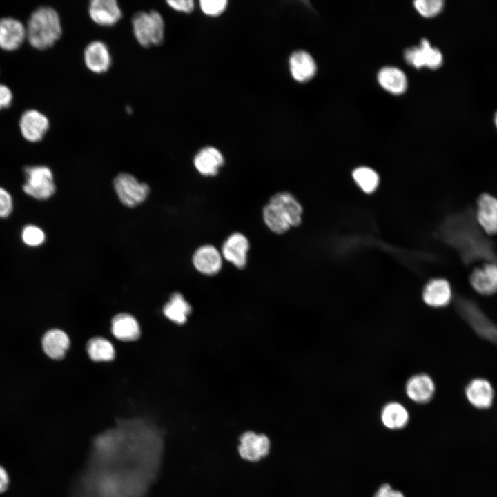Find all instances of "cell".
<instances>
[{
    "instance_id": "836d02e7",
    "label": "cell",
    "mask_w": 497,
    "mask_h": 497,
    "mask_svg": "<svg viewBox=\"0 0 497 497\" xmlns=\"http://www.w3.org/2000/svg\"><path fill=\"white\" fill-rule=\"evenodd\" d=\"M12 101V93L6 85L0 84V110L8 107Z\"/></svg>"
},
{
    "instance_id": "f1b7e54d",
    "label": "cell",
    "mask_w": 497,
    "mask_h": 497,
    "mask_svg": "<svg viewBox=\"0 0 497 497\" xmlns=\"http://www.w3.org/2000/svg\"><path fill=\"white\" fill-rule=\"evenodd\" d=\"M413 4L416 10L425 17L437 15L443 8L442 0H417Z\"/></svg>"
},
{
    "instance_id": "8fae6325",
    "label": "cell",
    "mask_w": 497,
    "mask_h": 497,
    "mask_svg": "<svg viewBox=\"0 0 497 497\" xmlns=\"http://www.w3.org/2000/svg\"><path fill=\"white\" fill-rule=\"evenodd\" d=\"M452 298L449 282L443 278H433L426 283L422 291L423 302L431 308L447 306Z\"/></svg>"
},
{
    "instance_id": "603a6c76",
    "label": "cell",
    "mask_w": 497,
    "mask_h": 497,
    "mask_svg": "<svg viewBox=\"0 0 497 497\" xmlns=\"http://www.w3.org/2000/svg\"><path fill=\"white\" fill-rule=\"evenodd\" d=\"M111 331L116 338L125 342L134 341L140 335L137 320L128 313H119L113 318Z\"/></svg>"
},
{
    "instance_id": "44dd1931",
    "label": "cell",
    "mask_w": 497,
    "mask_h": 497,
    "mask_svg": "<svg viewBox=\"0 0 497 497\" xmlns=\"http://www.w3.org/2000/svg\"><path fill=\"white\" fill-rule=\"evenodd\" d=\"M379 84L386 91L400 95L407 88V79L402 70L394 66H385L380 70L377 76Z\"/></svg>"
},
{
    "instance_id": "7c38bea8",
    "label": "cell",
    "mask_w": 497,
    "mask_h": 497,
    "mask_svg": "<svg viewBox=\"0 0 497 497\" xmlns=\"http://www.w3.org/2000/svg\"><path fill=\"white\" fill-rule=\"evenodd\" d=\"M26 37V28L13 17L0 19V48L5 50H14L23 43Z\"/></svg>"
},
{
    "instance_id": "277c9868",
    "label": "cell",
    "mask_w": 497,
    "mask_h": 497,
    "mask_svg": "<svg viewBox=\"0 0 497 497\" xmlns=\"http://www.w3.org/2000/svg\"><path fill=\"white\" fill-rule=\"evenodd\" d=\"M23 190L28 195L39 200L50 198L55 192L51 170L46 166H26Z\"/></svg>"
},
{
    "instance_id": "ffe728a7",
    "label": "cell",
    "mask_w": 497,
    "mask_h": 497,
    "mask_svg": "<svg viewBox=\"0 0 497 497\" xmlns=\"http://www.w3.org/2000/svg\"><path fill=\"white\" fill-rule=\"evenodd\" d=\"M193 162L197 170L202 175L215 176L223 166L224 159L218 149L208 146L196 154Z\"/></svg>"
},
{
    "instance_id": "7402d4cb",
    "label": "cell",
    "mask_w": 497,
    "mask_h": 497,
    "mask_svg": "<svg viewBox=\"0 0 497 497\" xmlns=\"http://www.w3.org/2000/svg\"><path fill=\"white\" fill-rule=\"evenodd\" d=\"M70 346V339L62 330L54 329L47 331L42 339V347L50 358L59 360L64 358Z\"/></svg>"
},
{
    "instance_id": "d590c367",
    "label": "cell",
    "mask_w": 497,
    "mask_h": 497,
    "mask_svg": "<svg viewBox=\"0 0 497 497\" xmlns=\"http://www.w3.org/2000/svg\"><path fill=\"white\" fill-rule=\"evenodd\" d=\"M495 123H496V125L497 127V114L496 115V117H495Z\"/></svg>"
},
{
    "instance_id": "d6986e66",
    "label": "cell",
    "mask_w": 497,
    "mask_h": 497,
    "mask_svg": "<svg viewBox=\"0 0 497 497\" xmlns=\"http://www.w3.org/2000/svg\"><path fill=\"white\" fill-rule=\"evenodd\" d=\"M289 68L292 77L299 82L308 81L315 76L317 70L313 58L304 50L294 52L291 55Z\"/></svg>"
},
{
    "instance_id": "9c48e42d",
    "label": "cell",
    "mask_w": 497,
    "mask_h": 497,
    "mask_svg": "<svg viewBox=\"0 0 497 497\" xmlns=\"http://www.w3.org/2000/svg\"><path fill=\"white\" fill-rule=\"evenodd\" d=\"M23 137L31 142L41 140L48 132L50 123L47 117L41 112L31 109L26 110L19 121Z\"/></svg>"
},
{
    "instance_id": "6da1fadb",
    "label": "cell",
    "mask_w": 497,
    "mask_h": 497,
    "mask_svg": "<svg viewBox=\"0 0 497 497\" xmlns=\"http://www.w3.org/2000/svg\"><path fill=\"white\" fill-rule=\"evenodd\" d=\"M302 207L290 193L280 192L271 197L263 209L266 225L273 232L282 234L302 222Z\"/></svg>"
},
{
    "instance_id": "4316f807",
    "label": "cell",
    "mask_w": 497,
    "mask_h": 497,
    "mask_svg": "<svg viewBox=\"0 0 497 497\" xmlns=\"http://www.w3.org/2000/svg\"><path fill=\"white\" fill-rule=\"evenodd\" d=\"M352 177L358 186L365 193H373L380 182L378 173L367 166H360L355 168L352 173Z\"/></svg>"
},
{
    "instance_id": "83f0119b",
    "label": "cell",
    "mask_w": 497,
    "mask_h": 497,
    "mask_svg": "<svg viewBox=\"0 0 497 497\" xmlns=\"http://www.w3.org/2000/svg\"><path fill=\"white\" fill-rule=\"evenodd\" d=\"M21 239L23 242L31 247H36L41 245L46 240L43 231L35 225H27L21 231Z\"/></svg>"
},
{
    "instance_id": "e575fe53",
    "label": "cell",
    "mask_w": 497,
    "mask_h": 497,
    "mask_svg": "<svg viewBox=\"0 0 497 497\" xmlns=\"http://www.w3.org/2000/svg\"><path fill=\"white\" fill-rule=\"evenodd\" d=\"M9 485V477L6 470L0 465V494L4 492Z\"/></svg>"
},
{
    "instance_id": "4fadbf2b",
    "label": "cell",
    "mask_w": 497,
    "mask_h": 497,
    "mask_svg": "<svg viewBox=\"0 0 497 497\" xmlns=\"http://www.w3.org/2000/svg\"><path fill=\"white\" fill-rule=\"evenodd\" d=\"M84 64L91 72H106L111 65V55L106 43L101 41L89 43L84 51Z\"/></svg>"
},
{
    "instance_id": "cb8c5ba5",
    "label": "cell",
    "mask_w": 497,
    "mask_h": 497,
    "mask_svg": "<svg viewBox=\"0 0 497 497\" xmlns=\"http://www.w3.org/2000/svg\"><path fill=\"white\" fill-rule=\"evenodd\" d=\"M465 393L470 403L477 408L485 409L492 403L494 391L490 383L485 380L471 381L467 387Z\"/></svg>"
},
{
    "instance_id": "f546056e",
    "label": "cell",
    "mask_w": 497,
    "mask_h": 497,
    "mask_svg": "<svg viewBox=\"0 0 497 497\" xmlns=\"http://www.w3.org/2000/svg\"><path fill=\"white\" fill-rule=\"evenodd\" d=\"M202 12L210 16H217L226 9V0H202L199 1Z\"/></svg>"
},
{
    "instance_id": "5bb4252c",
    "label": "cell",
    "mask_w": 497,
    "mask_h": 497,
    "mask_svg": "<svg viewBox=\"0 0 497 497\" xmlns=\"http://www.w3.org/2000/svg\"><path fill=\"white\" fill-rule=\"evenodd\" d=\"M249 242L240 233L231 234L224 242L222 248L223 257L238 269H243L247 263Z\"/></svg>"
},
{
    "instance_id": "7a4b0ae2",
    "label": "cell",
    "mask_w": 497,
    "mask_h": 497,
    "mask_svg": "<svg viewBox=\"0 0 497 497\" xmlns=\"http://www.w3.org/2000/svg\"><path fill=\"white\" fill-rule=\"evenodd\" d=\"M62 33L61 19L57 12L49 6H41L31 14L26 37L34 48L45 50L53 46Z\"/></svg>"
},
{
    "instance_id": "52a82bcc",
    "label": "cell",
    "mask_w": 497,
    "mask_h": 497,
    "mask_svg": "<svg viewBox=\"0 0 497 497\" xmlns=\"http://www.w3.org/2000/svg\"><path fill=\"white\" fill-rule=\"evenodd\" d=\"M405 393L411 402L422 405L429 402L436 393L434 380L426 373L411 376L405 382Z\"/></svg>"
},
{
    "instance_id": "d6a6232c",
    "label": "cell",
    "mask_w": 497,
    "mask_h": 497,
    "mask_svg": "<svg viewBox=\"0 0 497 497\" xmlns=\"http://www.w3.org/2000/svg\"><path fill=\"white\" fill-rule=\"evenodd\" d=\"M373 497H405L404 494L393 489L389 484H382L374 494Z\"/></svg>"
},
{
    "instance_id": "4dcf8cb0",
    "label": "cell",
    "mask_w": 497,
    "mask_h": 497,
    "mask_svg": "<svg viewBox=\"0 0 497 497\" xmlns=\"http://www.w3.org/2000/svg\"><path fill=\"white\" fill-rule=\"evenodd\" d=\"M13 209L11 195L5 188L0 187V218L8 217Z\"/></svg>"
},
{
    "instance_id": "ba28073f",
    "label": "cell",
    "mask_w": 497,
    "mask_h": 497,
    "mask_svg": "<svg viewBox=\"0 0 497 497\" xmlns=\"http://www.w3.org/2000/svg\"><path fill=\"white\" fill-rule=\"evenodd\" d=\"M270 447V440L266 436L249 431L240 436L238 451L243 459L256 462L269 453Z\"/></svg>"
},
{
    "instance_id": "8992f818",
    "label": "cell",
    "mask_w": 497,
    "mask_h": 497,
    "mask_svg": "<svg viewBox=\"0 0 497 497\" xmlns=\"http://www.w3.org/2000/svg\"><path fill=\"white\" fill-rule=\"evenodd\" d=\"M405 61L411 66L420 68L427 67L436 69L442 64V55L436 48L423 39L418 46L407 48L404 52Z\"/></svg>"
},
{
    "instance_id": "2e32d148",
    "label": "cell",
    "mask_w": 497,
    "mask_h": 497,
    "mask_svg": "<svg viewBox=\"0 0 497 497\" xmlns=\"http://www.w3.org/2000/svg\"><path fill=\"white\" fill-rule=\"evenodd\" d=\"M193 263L195 268L206 275H214L221 269L222 260L219 251L212 245L199 247L193 254Z\"/></svg>"
},
{
    "instance_id": "ac0fdd59",
    "label": "cell",
    "mask_w": 497,
    "mask_h": 497,
    "mask_svg": "<svg viewBox=\"0 0 497 497\" xmlns=\"http://www.w3.org/2000/svg\"><path fill=\"white\" fill-rule=\"evenodd\" d=\"M410 415L407 407L400 402H387L380 411V420L384 427L390 430H400L409 423Z\"/></svg>"
},
{
    "instance_id": "e0dca14e",
    "label": "cell",
    "mask_w": 497,
    "mask_h": 497,
    "mask_svg": "<svg viewBox=\"0 0 497 497\" xmlns=\"http://www.w3.org/2000/svg\"><path fill=\"white\" fill-rule=\"evenodd\" d=\"M473 288L479 293L491 295L497 291V265L489 263L476 268L470 277Z\"/></svg>"
},
{
    "instance_id": "3957f363",
    "label": "cell",
    "mask_w": 497,
    "mask_h": 497,
    "mask_svg": "<svg viewBox=\"0 0 497 497\" xmlns=\"http://www.w3.org/2000/svg\"><path fill=\"white\" fill-rule=\"evenodd\" d=\"M132 27L135 39L143 47L159 45L164 40V21L156 10L137 12L133 17Z\"/></svg>"
},
{
    "instance_id": "5b68a950",
    "label": "cell",
    "mask_w": 497,
    "mask_h": 497,
    "mask_svg": "<svg viewBox=\"0 0 497 497\" xmlns=\"http://www.w3.org/2000/svg\"><path fill=\"white\" fill-rule=\"evenodd\" d=\"M113 185L121 202L128 207H135L148 197L150 188L128 173H120L114 179Z\"/></svg>"
},
{
    "instance_id": "d4e9b609",
    "label": "cell",
    "mask_w": 497,
    "mask_h": 497,
    "mask_svg": "<svg viewBox=\"0 0 497 497\" xmlns=\"http://www.w3.org/2000/svg\"><path fill=\"white\" fill-rule=\"evenodd\" d=\"M191 311L188 302L179 293H174L163 308L164 315L177 324H183Z\"/></svg>"
},
{
    "instance_id": "9a60e30c",
    "label": "cell",
    "mask_w": 497,
    "mask_h": 497,
    "mask_svg": "<svg viewBox=\"0 0 497 497\" xmlns=\"http://www.w3.org/2000/svg\"><path fill=\"white\" fill-rule=\"evenodd\" d=\"M476 218L487 234L497 235V198L488 193L481 195L477 202Z\"/></svg>"
},
{
    "instance_id": "1f68e13d",
    "label": "cell",
    "mask_w": 497,
    "mask_h": 497,
    "mask_svg": "<svg viewBox=\"0 0 497 497\" xmlns=\"http://www.w3.org/2000/svg\"><path fill=\"white\" fill-rule=\"evenodd\" d=\"M167 4L173 10L184 12H191L194 8V2L192 0H169Z\"/></svg>"
},
{
    "instance_id": "30bf717a",
    "label": "cell",
    "mask_w": 497,
    "mask_h": 497,
    "mask_svg": "<svg viewBox=\"0 0 497 497\" xmlns=\"http://www.w3.org/2000/svg\"><path fill=\"white\" fill-rule=\"evenodd\" d=\"M88 14L94 23L105 27L114 26L122 17L121 10L115 0L91 1Z\"/></svg>"
},
{
    "instance_id": "484cf974",
    "label": "cell",
    "mask_w": 497,
    "mask_h": 497,
    "mask_svg": "<svg viewBox=\"0 0 497 497\" xmlns=\"http://www.w3.org/2000/svg\"><path fill=\"white\" fill-rule=\"evenodd\" d=\"M86 348L90 358L95 362L110 361L115 355L112 343L102 337L91 338Z\"/></svg>"
}]
</instances>
